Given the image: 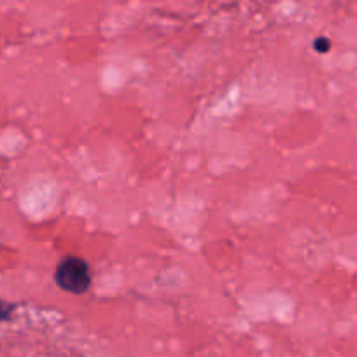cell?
<instances>
[{"instance_id": "7a4b0ae2", "label": "cell", "mask_w": 357, "mask_h": 357, "mask_svg": "<svg viewBox=\"0 0 357 357\" xmlns=\"http://www.w3.org/2000/svg\"><path fill=\"white\" fill-rule=\"evenodd\" d=\"M13 312H15V305L8 303V301H4V300H0V322L9 321L13 315Z\"/></svg>"}, {"instance_id": "3957f363", "label": "cell", "mask_w": 357, "mask_h": 357, "mask_svg": "<svg viewBox=\"0 0 357 357\" xmlns=\"http://www.w3.org/2000/svg\"><path fill=\"white\" fill-rule=\"evenodd\" d=\"M315 47H317V50L321 51V53H326V51L329 50V43H328V40H324V43L317 40V43H315Z\"/></svg>"}, {"instance_id": "6da1fadb", "label": "cell", "mask_w": 357, "mask_h": 357, "mask_svg": "<svg viewBox=\"0 0 357 357\" xmlns=\"http://www.w3.org/2000/svg\"><path fill=\"white\" fill-rule=\"evenodd\" d=\"M54 280L65 293L84 294L91 287V270L82 257L67 256L58 263Z\"/></svg>"}]
</instances>
